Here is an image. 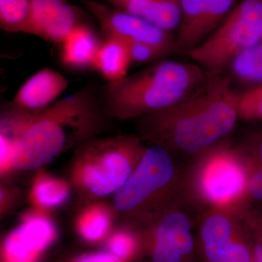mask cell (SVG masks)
<instances>
[{"label": "cell", "instance_id": "cell-7", "mask_svg": "<svg viewBox=\"0 0 262 262\" xmlns=\"http://www.w3.org/2000/svg\"><path fill=\"white\" fill-rule=\"evenodd\" d=\"M262 38V0H241L211 35L189 53L196 64L220 74Z\"/></svg>", "mask_w": 262, "mask_h": 262}, {"label": "cell", "instance_id": "cell-17", "mask_svg": "<svg viewBox=\"0 0 262 262\" xmlns=\"http://www.w3.org/2000/svg\"><path fill=\"white\" fill-rule=\"evenodd\" d=\"M72 192L68 179L60 178L41 168L35 170L33 177L28 201L30 208L51 213L65 205Z\"/></svg>", "mask_w": 262, "mask_h": 262}, {"label": "cell", "instance_id": "cell-9", "mask_svg": "<svg viewBox=\"0 0 262 262\" xmlns=\"http://www.w3.org/2000/svg\"><path fill=\"white\" fill-rule=\"evenodd\" d=\"M242 213L210 209L196 223V256L200 262H253L251 243Z\"/></svg>", "mask_w": 262, "mask_h": 262}, {"label": "cell", "instance_id": "cell-10", "mask_svg": "<svg viewBox=\"0 0 262 262\" xmlns=\"http://www.w3.org/2000/svg\"><path fill=\"white\" fill-rule=\"evenodd\" d=\"M59 239L51 213L30 208L2 238L0 262H47Z\"/></svg>", "mask_w": 262, "mask_h": 262}, {"label": "cell", "instance_id": "cell-19", "mask_svg": "<svg viewBox=\"0 0 262 262\" xmlns=\"http://www.w3.org/2000/svg\"><path fill=\"white\" fill-rule=\"evenodd\" d=\"M131 63L127 43L117 38L106 37L101 42L94 70L97 71L108 84L126 77Z\"/></svg>", "mask_w": 262, "mask_h": 262}, {"label": "cell", "instance_id": "cell-26", "mask_svg": "<svg viewBox=\"0 0 262 262\" xmlns=\"http://www.w3.org/2000/svg\"><path fill=\"white\" fill-rule=\"evenodd\" d=\"M125 41V40H124ZM130 54L131 63H148L168 54L163 50L147 43L125 41Z\"/></svg>", "mask_w": 262, "mask_h": 262}, {"label": "cell", "instance_id": "cell-13", "mask_svg": "<svg viewBox=\"0 0 262 262\" xmlns=\"http://www.w3.org/2000/svg\"><path fill=\"white\" fill-rule=\"evenodd\" d=\"M81 22L78 12L67 0H32L28 34L61 44Z\"/></svg>", "mask_w": 262, "mask_h": 262}, {"label": "cell", "instance_id": "cell-5", "mask_svg": "<svg viewBox=\"0 0 262 262\" xmlns=\"http://www.w3.org/2000/svg\"><path fill=\"white\" fill-rule=\"evenodd\" d=\"M139 135L93 138L76 148L68 180L84 202L114 195L125 184L147 146Z\"/></svg>", "mask_w": 262, "mask_h": 262}, {"label": "cell", "instance_id": "cell-29", "mask_svg": "<svg viewBox=\"0 0 262 262\" xmlns=\"http://www.w3.org/2000/svg\"><path fill=\"white\" fill-rule=\"evenodd\" d=\"M253 262H256V261H255V260H253Z\"/></svg>", "mask_w": 262, "mask_h": 262}, {"label": "cell", "instance_id": "cell-1", "mask_svg": "<svg viewBox=\"0 0 262 262\" xmlns=\"http://www.w3.org/2000/svg\"><path fill=\"white\" fill-rule=\"evenodd\" d=\"M94 88L77 92L35 112L10 106L1 114L0 133L15 142V173L44 168L60 155L99 136L110 120Z\"/></svg>", "mask_w": 262, "mask_h": 262}, {"label": "cell", "instance_id": "cell-23", "mask_svg": "<svg viewBox=\"0 0 262 262\" xmlns=\"http://www.w3.org/2000/svg\"><path fill=\"white\" fill-rule=\"evenodd\" d=\"M232 75L244 82L262 81V38L236 57L229 67Z\"/></svg>", "mask_w": 262, "mask_h": 262}, {"label": "cell", "instance_id": "cell-28", "mask_svg": "<svg viewBox=\"0 0 262 262\" xmlns=\"http://www.w3.org/2000/svg\"><path fill=\"white\" fill-rule=\"evenodd\" d=\"M60 262H122L114 256L111 253L105 251H84L70 257L66 258Z\"/></svg>", "mask_w": 262, "mask_h": 262}, {"label": "cell", "instance_id": "cell-27", "mask_svg": "<svg viewBox=\"0 0 262 262\" xmlns=\"http://www.w3.org/2000/svg\"><path fill=\"white\" fill-rule=\"evenodd\" d=\"M21 189L10 182H1L0 187V215L6 216L15 209L21 199Z\"/></svg>", "mask_w": 262, "mask_h": 262}, {"label": "cell", "instance_id": "cell-22", "mask_svg": "<svg viewBox=\"0 0 262 262\" xmlns=\"http://www.w3.org/2000/svg\"><path fill=\"white\" fill-rule=\"evenodd\" d=\"M32 0H0V27L8 32L28 34Z\"/></svg>", "mask_w": 262, "mask_h": 262}, {"label": "cell", "instance_id": "cell-6", "mask_svg": "<svg viewBox=\"0 0 262 262\" xmlns=\"http://www.w3.org/2000/svg\"><path fill=\"white\" fill-rule=\"evenodd\" d=\"M184 195L194 209L203 211L241 213L251 206L247 171L237 146L224 140L192 158L184 170Z\"/></svg>", "mask_w": 262, "mask_h": 262}, {"label": "cell", "instance_id": "cell-2", "mask_svg": "<svg viewBox=\"0 0 262 262\" xmlns=\"http://www.w3.org/2000/svg\"><path fill=\"white\" fill-rule=\"evenodd\" d=\"M208 72L178 102L138 119L143 140L174 155L195 158L224 141L238 120V93L229 77Z\"/></svg>", "mask_w": 262, "mask_h": 262}, {"label": "cell", "instance_id": "cell-24", "mask_svg": "<svg viewBox=\"0 0 262 262\" xmlns=\"http://www.w3.org/2000/svg\"><path fill=\"white\" fill-rule=\"evenodd\" d=\"M241 218L251 243L253 258L256 262H262V211L248 206Z\"/></svg>", "mask_w": 262, "mask_h": 262}, {"label": "cell", "instance_id": "cell-14", "mask_svg": "<svg viewBox=\"0 0 262 262\" xmlns=\"http://www.w3.org/2000/svg\"><path fill=\"white\" fill-rule=\"evenodd\" d=\"M70 81L56 70L43 68L29 77L19 89L12 106L24 111L35 112L53 104L68 88Z\"/></svg>", "mask_w": 262, "mask_h": 262}, {"label": "cell", "instance_id": "cell-20", "mask_svg": "<svg viewBox=\"0 0 262 262\" xmlns=\"http://www.w3.org/2000/svg\"><path fill=\"white\" fill-rule=\"evenodd\" d=\"M248 175V201L251 206L262 208V136H253L237 146Z\"/></svg>", "mask_w": 262, "mask_h": 262}, {"label": "cell", "instance_id": "cell-15", "mask_svg": "<svg viewBox=\"0 0 262 262\" xmlns=\"http://www.w3.org/2000/svg\"><path fill=\"white\" fill-rule=\"evenodd\" d=\"M84 204L76 216V233L84 244H103L116 227L115 210L102 200L84 202Z\"/></svg>", "mask_w": 262, "mask_h": 262}, {"label": "cell", "instance_id": "cell-21", "mask_svg": "<svg viewBox=\"0 0 262 262\" xmlns=\"http://www.w3.org/2000/svg\"><path fill=\"white\" fill-rule=\"evenodd\" d=\"M104 250L122 262H137L140 256L139 231L125 225L115 227L105 241Z\"/></svg>", "mask_w": 262, "mask_h": 262}, {"label": "cell", "instance_id": "cell-11", "mask_svg": "<svg viewBox=\"0 0 262 262\" xmlns=\"http://www.w3.org/2000/svg\"><path fill=\"white\" fill-rule=\"evenodd\" d=\"M97 20L106 37L147 43L166 52L176 50L175 39L167 32L145 19L111 8L94 0H80Z\"/></svg>", "mask_w": 262, "mask_h": 262}, {"label": "cell", "instance_id": "cell-3", "mask_svg": "<svg viewBox=\"0 0 262 262\" xmlns=\"http://www.w3.org/2000/svg\"><path fill=\"white\" fill-rule=\"evenodd\" d=\"M206 75L196 63L158 62L108 84L103 106L110 119L138 120L178 102Z\"/></svg>", "mask_w": 262, "mask_h": 262}, {"label": "cell", "instance_id": "cell-4", "mask_svg": "<svg viewBox=\"0 0 262 262\" xmlns=\"http://www.w3.org/2000/svg\"><path fill=\"white\" fill-rule=\"evenodd\" d=\"M184 170L175 155L162 146L146 148L125 184L113 195L117 222L139 228L184 195Z\"/></svg>", "mask_w": 262, "mask_h": 262}, {"label": "cell", "instance_id": "cell-16", "mask_svg": "<svg viewBox=\"0 0 262 262\" xmlns=\"http://www.w3.org/2000/svg\"><path fill=\"white\" fill-rule=\"evenodd\" d=\"M114 8L145 19L171 32L182 19V0H106Z\"/></svg>", "mask_w": 262, "mask_h": 262}, {"label": "cell", "instance_id": "cell-18", "mask_svg": "<svg viewBox=\"0 0 262 262\" xmlns=\"http://www.w3.org/2000/svg\"><path fill=\"white\" fill-rule=\"evenodd\" d=\"M101 45L96 32L91 27L80 24L61 44L62 63L73 70L94 69Z\"/></svg>", "mask_w": 262, "mask_h": 262}, {"label": "cell", "instance_id": "cell-25", "mask_svg": "<svg viewBox=\"0 0 262 262\" xmlns=\"http://www.w3.org/2000/svg\"><path fill=\"white\" fill-rule=\"evenodd\" d=\"M237 111L244 120L262 119V87L238 94Z\"/></svg>", "mask_w": 262, "mask_h": 262}, {"label": "cell", "instance_id": "cell-8", "mask_svg": "<svg viewBox=\"0 0 262 262\" xmlns=\"http://www.w3.org/2000/svg\"><path fill=\"white\" fill-rule=\"evenodd\" d=\"M192 208L187 201L179 202L136 228L141 239L137 262H198Z\"/></svg>", "mask_w": 262, "mask_h": 262}, {"label": "cell", "instance_id": "cell-12", "mask_svg": "<svg viewBox=\"0 0 262 262\" xmlns=\"http://www.w3.org/2000/svg\"><path fill=\"white\" fill-rule=\"evenodd\" d=\"M236 3L237 0H182L176 50L189 53L198 47L223 21Z\"/></svg>", "mask_w": 262, "mask_h": 262}]
</instances>
